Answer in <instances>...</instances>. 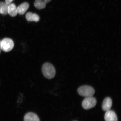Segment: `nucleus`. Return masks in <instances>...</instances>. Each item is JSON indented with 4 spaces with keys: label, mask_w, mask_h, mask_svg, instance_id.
Listing matches in <instances>:
<instances>
[{
    "label": "nucleus",
    "mask_w": 121,
    "mask_h": 121,
    "mask_svg": "<svg viewBox=\"0 0 121 121\" xmlns=\"http://www.w3.org/2000/svg\"><path fill=\"white\" fill-rule=\"evenodd\" d=\"M42 72L45 78L48 79L54 78L56 75L55 68L49 63H46L43 65L42 67Z\"/></svg>",
    "instance_id": "1"
},
{
    "label": "nucleus",
    "mask_w": 121,
    "mask_h": 121,
    "mask_svg": "<svg viewBox=\"0 0 121 121\" xmlns=\"http://www.w3.org/2000/svg\"><path fill=\"white\" fill-rule=\"evenodd\" d=\"M78 93L80 95L84 97L92 96L94 94L95 90L93 87L90 86H82L78 88Z\"/></svg>",
    "instance_id": "2"
},
{
    "label": "nucleus",
    "mask_w": 121,
    "mask_h": 121,
    "mask_svg": "<svg viewBox=\"0 0 121 121\" xmlns=\"http://www.w3.org/2000/svg\"><path fill=\"white\" fill-rule=\"evenodd\" d=\"M1 50L4 52H8L12 50L14 47V43L11 39L5 38L1 42Z\"/></svg>",
    "instance_id": "3"
},
{
    "label": "nucleus",
    "mask_w": 121,
    "mask_h": 121,
    "mask_svg": "<svg viewBox=\"0 0 121 121\" xmlns=\"http://www.w3.org/2000/svg\"><path fill=\"white\" fill-rule=\"evenodd\" d=\"M96 98L92 96L86 97L83 101L82 106L84 109L87 110L93 108L96 105Z\"/></svg>",
    "instance_id": "4"
},
{
    "label": "nucleus",
    "mask_w": 121,
    "mask_h": 121,
    "mask_svg": "<svg viewBox=\"0 0 121 121\" xmlns=\"http://www.w3.org/2000/svg\"><path fill=\"white\" fill-rule=\"evenodd\" d=\"M105 121H117L118 119L116 113L112 110H109L106 112L105 115Z\"/></svg>",
    "instance_id": "5"
},
{
    "label": "nucleus",
    "mask_w": 121,
    "mask_h": 121,
    "mask_svg": "<svg viewBox=\"0 0 121 121\" xmlns=\"http://www.w3.org/2000/svg\"><path fill=\"white\" fill-rule=\"evenodd\" d=\"M24 120V121H40L37 115L31 112H28L25 114Z\"/></svg>",
    "instance_id": "6"
},
{
    "label": "nucleus",
    "mask_w": 121,
    "mask_h": 121,
    "mask_svg": "<svg viewBox=\"0 0 121 121\" xmlns=\"http://www.w3.org/2000/svg\"><path fill=\"white\" fill-rule=\"evenodd\" d=\"M112 105V102L111 98L107 97L105 98L103 102L102 108L104 111L107 112L110 110Z\"/></svg>",
    "instance_id": "7"
},
{
    "label": "nucleus",
    "mask_w": 121,
    "mask_h": 121,
    "mask_svg": "<svg viewBox=\"0 0 121 121\" xmlns=\"http://www.w3.org/2000/svg\"><path fill=\"white\" fill-rule=\"evenodd\" d=\"M52 0H35L34 2V6L39 9H44L46 7V4Z\"/></svg>",
    "instance_id": "8"
},
{
    "label": "nucleus",
    "mask_w": 121,
    "mask_h": 121,
    "mask_svg": "<svg viewBox=\"0 0 121 121\" xmlns=\"http://www.w3.org/2000/svg\"><path fill=\"white\" fill-rule=\"evenodd\" d=\"M29 7V4L28 3L24 2L21 4L17 8V13L22 15L25 13Z\"/></svg>",
    "instance_id": "9"
},
{
    "label": "nucleus",
    "mask_w": 121,
    "mask_h": 121,
    "mask_svg": "<svg viewBox=\"0 0 121 121\" xmlns=\"http://www.w3.org/2000/svg\"><path fill=\"white\" fill-rule=\"evenodd\" d=\"M26 18L27 20L29 22H38L40 19L38 15L30 12H28L26 13Z\"/></svg>",
    "instance_id": "10"
},
{
    "label": "nucleus",
    "mask_w": 121,
    "mask_h": 121,
    "mask_svg": "<svg viewBox=\"0 0 121 121\" xmlns=\"http://www.w3.org/2000/svg\"><path fill=\"white\" fill-rule=\"evenodd\" d=\"M8 14L12 17H14L17 14V7L14 4H9L8 7Z\"/></svg>",
    "instance_id": "11"
},
{
    "label": "nucleus",
    "mask_w": 121,
    "mask_h": 121,
    "mask_svg": "<svg viewBox=\"0 0 121 121\" xmlns=\"http://www.w3.org/2000/svg\"><path fill=\"white\" fill-rule=\"evenodd\" d=\"M9 4L5 2L1 1L0 2V13L4 15L8 14V7Z\"/></svg>",
    "instance_id": "12"
},
{
    "label": "nucleus",
    "mask_w": 121,
    "mask_h": 121,
    "mask_svg": "<svg viewBox=\"0 0 121 121\" xmlns=\"http://www.w3.org/2000/svg\"><path fill=\"white\" fill-rule=\"evenodd\" d=\"M13 0H5L6 3L8 4H10Z\"/></svg>",
    "instance_id": "13"
},
{
    "label": "nucleus",
    "mask_w": 121,
    "mask_h": 121,
    "mask_svg": "<svg viewBox=\"0 0 121 121\" xmlns=\"http://www.w3.org/2000/svg\"><path fill=\"white\" fill-rule=\"evenodd\" d=\"M1 40H0V53H1Z\"/></svg>",
    "instance_id": "14"
}]
</instances>
